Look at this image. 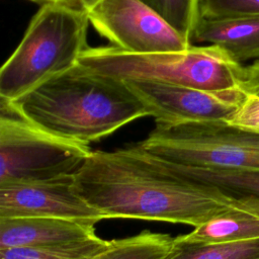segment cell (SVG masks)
<instances>
[{
    "label": "cell",
    "instance_id": "6da1fadb",
    "mask_svg": "<svg viewBox=\"0 0 259 259\" xmlns=\"http://www.w3.org/2000/svg\"><path fill=\"white\" fill-rule=\"evenodd\" d=\"M74 180L79 194L108 219L196 228L249 199L182 176L139 144L112 152L93 151Z\"/></svg>",
    "mask_w": 259,
    "mask_h": 259
},
{
    "label": "cell",
    "instance_id": "7a4b0ae2",
    "mask_svg": "<svg viewBox=\"0 0 259 259\" xmlns=\"http://www.w3.org/2000/svg\"><path fill=\"white\" fill-rule=\"evenodd\" d=\"M1 113L18 116L57 137L86 145L149 116L123 80L79 64L12 102L1 101Z\"/></svg>",
    "mask_w": 259,
    "mask_h": 259
},
{
    "label": "cell",
    "instance_id": "3957f363",
    "mask_svg": "<svg viewBox=\"0 0 259 259\" xmlns=\"http://www.w3.org/2000/svg\"><path fill=\"white\" fill-rule=\"evenodd\" d=\"M87 12L45 4L0 70L1 101L12 102L78 64L88 48Z\"/></svg>",
    "mask_w": 259,
    "mask_h": 259
},
{
    "label": "cell",
    "instance_id": "277c9868",
    "mask_svg": "<svg viewBox=\"0 0 259 259\" xmlns=\"http://www.w3.org/2000/svg\"><path fill=\"white\" fill-rule=\"evenodd\" d=\"M78 64L123 81L183 85L208 91L239 89L243 65L218 46H191L183 51L130 53L113 46L87 48Z\"/></svg>",
    "mask_w": 259,
    "mask_h": 259
},
{
    "label": "cell",
    "instance_id": "5b68a950",
    "mask_svg": "<svg viewBox=\"0 0 259 259\" xmlns=\"http://www.w3.org/2000/svg\"><path fill=\"white\" fill-rule=\"evenodd\" d=\"M140 147L178 165L259 171V136L225 120L156 124Z\"/></svg>",
    "mask_w": 259,
    "mask_h": 259
},
{
    "label": "cell",
    "instance_id": "8992f818",
    "mask_svg": "<svg viewBox=\"0 0 259 259\" xmlns=\"http://www.w3.org/2000/svg\"><path fill=\"white\" fill-rule=\"evenodd\" d=\"M93 151L11 114L0 116V185L74 175Z\"/></svg>",
    "mask_w": 259,
    "mask_h": 259
},
{
    "label": "cell",
    "instance_id": "52a82bcc",
    "mask_svg": "<svg viewBox=\"0 0 259 259\" xmlns=\"http://www.w3.org/2000/svg\"><path fill=\"white\" fill-rule=\"evenodd\" d=\"M87 15L102 37L125 52L183 51L192 46L140 0H99Z\"/></svg>",
    "mask_w": 259,
    "mask_h": 259
},
{
    "label": "cell",
    "instance_id": "ba28073f",
    "mask_svg": "<svg viewBox=\"0 0 259 259\" xmlns=\"http://www.w3.org/2000/svg\"><path fill=\"white\" fill-rule=\"evenodd\" d=\"M156 124L227 121L246 95L240 89L208 91L183 85L124 81Z\"/></svg>",
    "mask_w": 259,
    "mask_h": 259
},
{
    "label": "cell",
    "instance_id": "9c48e42d",
    "mask_svg": "<svg viewBox=\"0 0 259 259\" xmlns=\"http://www.w3.org/2000/svg\"><path fill=\"white\" fill-rule=\"evenodd\" d=\"M55 218L97 224L107 215L91 206L76 189L74 175L0 185V219Z\"/></svg>",
    "mask_w": 259,
    "mask_h": 259
},
{
    "label": "cell",
    "instance_id": "30bf717a",
    "mask_svg": "<svg viewBox=\"0 0 259 259\" xmlns=\"http://www.w3.org/2000/svg\"><path fill=\"white\" fill-rule=\"evenodd\" d=\"M93 223L55 218L0 219V249L85 241L97 237Z\"/></svg>",
    "mask_w": 259,
    "mask_h": 259
},
{
    "label": "cell",
    "instance_id": "8fae6325",
    "mask_svg": "<svg viewBox=\"0 0 259 259\" xmlns=\"http://www.w3.org/2000/svg\"><path fill=\"white\" fill-rule=\"evenodd\" d=\"M191 40L218 46L238 63L259 58V15L201 17Z\"/></svg>",
    "mask_w": 259,
    "mask_h": 259
},
{
    "label": "cell",
    "instance_id": "7c38bea8",
    "mask_svg": "<svg viewBox=\"0 0 259 259\" xmlns=\"http://www.w3.org/2000/svg\"><path fill=\"white\" fill-rule=\"evenodd\" d=\"M248 198L245 205L212 218L178 238L191 243H233L259 239V199Z\"/></svg>",
    "mask_w": 259,
    "mask_h": 259
},
{
    "label": "cell",
    "instance_id": "4fadbf2b",
    "mask_svg": "<svg viewBox=\"0 0 259 259\" xmlns=\"http://www.w3.org/2000/svg\"><path fill=\"white\" fill-rule=\"evenodd\" d=\"M162 161L173 171L191 180L217 187L236 197L259 199V171L196 168Z\"/></svg>",
    "mask_w": 259,
    "mask_h": 259
},
{
    "label": "cell",
    "instance_id": "5bb4252c",
    "mask_svg": "<svg viewBox=\"0 0 259 259\" xmlns=\"http://www.w3.org/2000/svg\"><path fill=\"white\" fill-rule=\"evenodd\" d=\"M112 240L98 236L92 239L64 244L0 249V259H91L106 250Z\"/></svg>",
    "mask_w": 259,
    "mask_h": 259
},
{
    "label": "cell",
    "instance_id": "9a60e30c",
    "mask_svg": "<svg viewBox=\"0 0 259 259\" xmlns=\"http://www.w3.org/2000/svg\"><path fill=\"white\" fill-rule=\"evenodd\" d=\"M173 242L174 238L168 234L143 231L132 237L112 240L110 247L91 259H164Z\"/></svg>",
    "mask_w": 259,
    "mask_h": 259
},
{
    "label": "cell",
    "instance_id": "2e32d148",
    "mask_svg": "<svg viewBox=\"0 0 259 259\" xmlns=\"http://www.w3.org/2000/svg\"><path fill=\"white\" fill-rule=\"evenodd\" d=\"M164 259H259V239L233 243H191L176 237Z\"/></svg>",
    "mask_w": 259,
    "mask_h": 259
},
{
    "label": "cell",
    "instance_id": "e0dca14e",
    "mask_svg": "<svg viewBox=\"0 0 259 259\" xmlns=\"http://www.w3.org/2000/svg\"><path fill=\"white\" fill-rule=\"evenodd\" d=\"M178 33L191 41L201 18L203 0H140Z\"/></svg>",
    "mask_w": 259,
    "mask_h": 259
},
{
    "label": "cell",
    "instance_id": "ac0fdd59",
    "mask_svg": "<svg viewBox=\"0 0 259 259\" xmlns=\"http://www.w3.org/2000/svg\"><path fill=\"white\" fill-rule=\"evenodd\" d=\"M259 15V0H203L201 17L206 19Z\"/></svg>",
    "mask_w": 259,
    "mask_h": 259
},
{
    "label": "cell",
    "instance_id": "d6986e66",
    "mask_svg": "<svg viewBox=\"0 0 259 259\" xmlns=\"http://www.w3.org/2000/svg\"><path fill=\"white\" fill-rule=\"evenodd\" d=\"M227 122L240 130L259 136V97L247 95Z\"/></svg>",
    "mask_w": 259,
    "mask_h": 259
},
{
    "label": "cell",
    "instance_id": "ffe728a7",
    "mask_svg": "<svg viewBox=\"0 0 259 259\" xmlns=\"http://www.w3.org/2000/svg\"><path fill=\"white\" fill-rule=\"evenodd\" d=\"M239 89L247 96L259 97V60L254 63L243 66Z\"/></svg>",
    "mask_w": 259,
    "mask_h": 259
},
{
    "label": "cell",
    "instance_id": "44dd1931",
    "mask_svg": "<svg viewBox=\"0 0 259 259\" xmlns=\"http://www.w3.org/2000/svg\"><path fill=\"white\" fill-rule=\"evenodd\" d=\"M99 0H61V3L73 9L87 12Z\"/></svg>",
    "mask_w": 259,
    "mask_h": 259
},
{
    "label": "cell",
    "instance_id": "7402d4cb",
    "mask_svg": "<svg viewBox=\"0 0 259 259\" xmlns=\"http://www.w3.org/2000/svg\"><path fill=\"white\" fill-rule=\"evenodd\" d=\"M32 2H35L37 4H54V3H61V0H30Z\"/></svg>",
    "mask_w": 259,
    "mask_h": 259
}]
</instances>
